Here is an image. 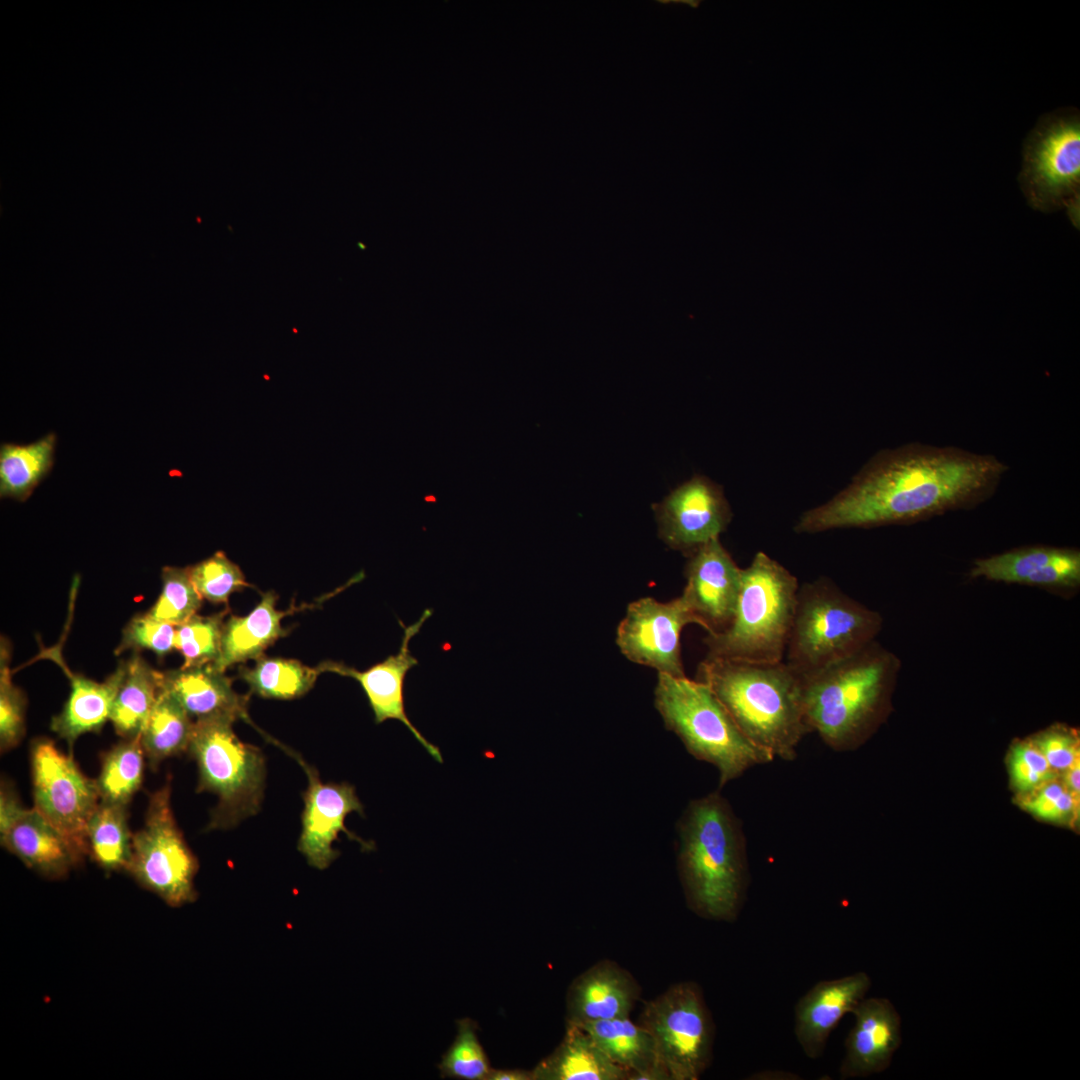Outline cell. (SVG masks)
<instances>
[{
  "instance_id": "obj_1",
  "label": "cell",
  "mask_w": 1080,
  "mask_h": 1080,
  "mask_svg": "<svg viewBox=\"0 0 1080 1080\" xmlns=\"http://www.w3.org/2000/svg\"><path fill=\"white\" fill-rule=\"evenodd\" d=\"M1009 466L992 454L911 442L880 450L826 503L803 512L799 534L917 523L973 509L997 491Z\"/></svg>"
},
{
  "instance_id": "obj_2",
  "label": "cell",
  "mask_w": 1080,
  "mask_h": 1080,
  "mask_svg": "<svg viewBox=\"0 0 1080 1080\" xmlns=\"http://www.w3.org/2000/svg\"><path fill=\"white\" fill-rule=\"evenodd\" d=\"M679 878L697 916L737 919L749 883L742 823L719 791L692 800L677 824Z\"/></svg>"
},
{
  "instance_id": "obj_3",
  "label": "cell",
  "mask_w": 1080,
  "mask_h": 1080,
  "mask_svg": "<svg viewBox=\"0 0 1080 1080\" xmlns=\"http://www.w3.org/2000/svg\"><path fill=\"white\" fill-rule=\"evenodd\" d=\"M741 732L774 760L793 761L810 733L800 675L784 660L775 663L708 658L698 668Z\"/></svg>"
},
{
  "instance_id": "obj_4",
  "label": "cell",
  "mask_w": 1080,
  "mask_h": 1080,
  "mask_svg": "<svg viewBox=\"0 0 1080 1080\" xmlns=\"http://www.w3.org/2000/svg\"><path fill=\"white\" fill-rule=\"evenodd\" d=\"M900 667L899 657L875 640L846 659L800 675L810 733L834 751L858 745L887 714Z\"/></svg>"
},
{
  "instance_id": "obj_5",
  "label": "cell",
  "mask_w": 1080,
  "mask_h": 1080,
  "mask_svg": "<svg viewBox=\"0 0 1080 1080\" xmlns=\"http://www.w3.org/2000/svg\"><path fill=\"white\" fill-rule=\"evenodd\" d=\"M783 565L759 551L742 568L733 618L707 635L708 658L775 663L784 659L799 588Z\"/></svg>"
},
{
  "instance_id": "obj_6",
  "label": "cell",
  "mask_w": 1080,
  "mask_h": 1080,
  "mask_svg": "<svg viewBox=\"0 0 1080 1080\" xmlns=\"http://www.w3.org/2000/svg\"><path fill=\"white\" fill-rule=\"evenodd\" d=\"M655 707L697 760L719 772V789L757 765L774 761L741 732L710 686L686 676L658 673Z\"/></svg>"
},
{
  "instance_id": "obj_7",
  "label": "cell",
  "mask_w": 1080,
  "mask_h": 1080,
  "mask_svg": "<svg viewBox=\"0 0 1080 1080\" xmlns=\"http://www.w3.org/2000/svg\"><path fill=\"white\" fill-rule=\"evenodd\" d=\"M882 615L821 577L799 585L785 662L807 675L846 659L876 640Z\"/></svg>"
},
{
  "instance_id": "obj_8",
  "label": "cell",
  "mask_w": 1080,
  "mask_h": 1080,
  "mask_svg": "<svg viewBox=\"0 0 1080 1080\" xmlns=\"http://www.w3.org/2000/svg\"><path fill=\"white\" fill-rule=\"evenodd\" d=\"M234 720H196L188 753L198 768L197 792L218 797L208 829H229L254 816L264 796L266 764L258 747L241 741Z\"/></svg>"
},
{
  "instance_id": "obj_9",
  "label": "cell",
  "mask_w": 1080,
  "mask_h": 1080,
  "mask_svg": "<svg viewBox=\"0 0 1080 1080\" xmlns=\"http://www.w3.org/2000/svg\"><path fill=\"white\" fill-rule=\"evenodd\" d=\"M1028 204L1041 212L1066 207L1079 221L1080 113L1062 107L1039 117L1022 146L1018 176Z\"/></svg>"
},
{
  "instance_id": "obj_10",
  "label": "cell",
  "mask_w": 1080,
  "mask_h": 1080,
  "mask_svg": "<svg viewBox=\"0 0 1080 1080\" xmlns=\"http://www.w3.org/2000/svg\"><path fill=\"white\" fill-rule=\"evenodd\" d=\"M639 1020L670 1080L701 1077L712 1059L715 1029L698 984L684 981L671 985L645 1003Z\"/></svg>"
},
{
  "instance_id": "obj_11",
  "label": "cell",
  "mask_w": 1080,
  "mask_h": 1080,
  "mask_svg": "<svg viewBox=\"0 0 1080 1080\" xmlns=\"http://www.w3.org/2000/svg\"><path fill=\"white\" fill-rule=\"evenodd\" d=\"M199 864L178 827L168 780L150 795L143 827L133 834L126 870L171 907L194 902Z\"/></svg>"
},
{
  "instance_id": "obj_12",
  "label": "cell",
  "mask_w": 1080,
  "mask_h": 1080,
  "mask_svg": "<svg viewBox=\"0 0 1080 1080\" xmlns=\"http://www.w3.org/2000/svg\"><path fill=\"white\" fill-rule=\"evenodd\" d=\"M30 765L34 808L84 859L89 855L87 825L100 801L96 780L47 737L31 742Z\"/></svg>"
},
{
  "instance_id": "obj_13",
  "label": "cell",
  "mask_w": 1080,
  "mask_h": 1080,
  "mask_svg": "<svg viewBox=\"0 0 1080 1080\" xmlns=\"http://www.w3.org/2000/svg\"><path fill=\"white\" fill-rule=\"evenodd\" d=\"M700 622L683 595L668 602L643 597L631 602L617 628L616 644L630 661L684 677L680 635Z\"/></svg>"
},
{
  "instance_id": "obj_14",
  "label": "cell",
  "mask_w": 1080,
  "mask_h": 1080,
  "mask_svg": "<svg viewBox=\"0 0 1080 1080\" xmlns=\"http://www.w3.org/2000/svg\"><path fill=\"white\" fill-rule=\"evenodd\" d=\"M279 746L296 759L308 778L307 789L303 792L302 829L298 840V850L308 864L319 870L328 868L340 855V852L333 848L340 832L358 842L363 850L373 849L372 842H367L349 831L344 823L347 815L352 812L364 816V807L355 787L347 782L323 783L317 770L307 764L298 753L282 744Z\"/></svg>"
},
{
  "instance_id": "obj_15",
  "label": "cell",
  "mask_w": 1080,
  "mask_h": 1080,
  "mask_svg": "<svg viewBox=\"0 0 1080 1080\" xmlns=\"http://www.w3.org/2000/svg\"><path fill=\"white\" fill-rule=\"evenodd\" d=\"M652 508L659 537L671 549L686 556L719 538L732 519L723 488L699 474L676 487Z\"/></svg>"
},
{
  "instance_id": "obj_16",
  "label": "cell",
  "mask_w": 1080,
  "mask_h": 1080,
  "mask_svg": "<svg viewBox=\"0 0 1080 1080\" xmlns=\"http://www.w3.org/2000/svg\"><path fill=\"white\" fill-rule=\"evenodd\" d=\"M426 609L420 618L409 626H404L401 647L397 654L389 655L385 660L372 665L366 670H358L343 662L327 660L317 668L321 673L331 672L355 679L362 687L374 714L376 724L394 719L403 723L415 739L439 763L443 762L440 749L429 742L410 721L404 702V681L408 671L418 665V660L411 654L409 643L419 633L424 622L432 615Z\"/></svg>"
},
{
  "instance_id": "obj_17",
  "label": "cell",
  "mask_w": 1080,
  "mask_h": 1080,
  "mask_svg": "<svg viewBox=\"0 0 1080 1080\" xmlns=\"http://www.w3.org/2000/svg\"><path fill=\"white\" fill-rule=\"evenodd\" d=\"M687 558L682 595L708 635L720 633L733 618L742 568L719 538L700 546Z\"/></svg>"
},
{
  "instance_id": "obj_18",
  "label": "cell",
  "mask_w": 1080,
  "mask_h": 1080,
  "mask_svg": "<svg viewBox=\"0 0 1080 1080\" xmlns=\"http://www.w3.org/2000/svg\"><path fill=\"white\" fill-rule=\"evenodd\" d=\"M871 979L856 972L812 986L797 1002L794 1033L803 1053L810 1059L821 1057L831 1033L847 1013L865 998Z\"/></svg>"
},
{
  "instance_id": "obj_19",
  "label": "cell",
  "mask_w": 1080,
  "mask_h": 1080,
  "mask_svg": "<svg viewBox=\"0 0 1080 1080\" xmlns=\"http://www.w3.org/2000/svg\"><path fill=\"white\" fill-rule=\"evenodd\" d=\"M855 1022L845 1040L842 1079L884 1071L901 1044V1019L886 998H864L851 1012Z\"/></svg>"
},
{
  "instance_id": "obj_20",
  "label": "cell",
  "mask_w": 1080,
  "mask_h": 1080,
  "mask_svg": "<svg viewBox=\"0 0 1080 1080\" xmlns=\"http://www.w3.org/2000/svg\"><path fill=\"white\" fill-rule=\"evenodd\" d=\"M970 577L1042 587H1076L1080 552L1073 548L1027 546L975 559Z\"/></svg>"
},
{
  "instance_id": "obj_21",
  "label": "cell",
  "mask_w": 1080,
  "mask_h": 1080,
  "mask_svg": "<svg viewBox=\"0 0 1080 1080\" xmlns=\"http://www.w3.org/2000/svg\"><path fill=\"white\" fill-rule=\"evenodd\" d=\"M641 988L633 975L615 961L603 959L570 984L566 995L567 1025L629 1017Z\"/></svg>"
},
{
  "instance_id": "obj_22",
  "label": "cell",
  "mask_w": 1080,
  "mask_h": 1080,
  "mask_svg": "<svg viewBox=\"0 0 1080 1080\" xmlns=\"http://www.w3.org/2000/svg\"><path fill=\"white\" fill-rule=\"evenodd\" d=\"M44 654L62 667L70 681L69 697L61 712L52 718L51 729L72 748L81 735L99 732L109 720L113 701L124 677L125 660L104 682H96L73 673L65 665L58 649H46Z\"/></svg>"
},
{
  "instance_id": "obj_23",
  "label": "cell",
  "mask_w": 1080,
  "mask_h": 1080,
  "mask_svg": "<svg viewBox=\"0 0 1080 1080\" xmlns=\"http://www.w3.org/2000/svg\"><path fill=\"white\" fill-rule=\"evenodd\" d=\"M161 686L178 700L191 718L228 717L255 726L248 715L249 696L238 694L232 687V680L212 664L162 672Z\"/></svg>"
},
{
  "instance_id": "obj_24",
  "label": "cell",
  "mask_w": 1080,
  "mask_h": 1080,
  "mask_svg": "<svg viewBox=\"0 0 1080 1080\" xmlns=\"http://www.w3.org/2000/svg\"><path fill=\"white\" fill-rule=\"evenodd\" d=\"M277 599L274 591L261 593V601L250 613L245 616L230 615L224 621L220 654L212 664L215 669L225 672L234 664L264 655L266 648L288 634V630L281 625L284 617L324 601L322 598L314 604L297 607L292 604L288 610L280 611L276 608Z\"/></svg>"
},
{
  "instance_id": "obj_25",
  "label": "cell",
  "mask_w": 1080,
  "mask_h": 1080,
  "mask_svg": "<svg viewBox=\"0 0 1080 1080\" xmlns=\"http://www.w3.org/2000/svg\"><path fill=\"white\" fill-rule=\"evenodd\" d=\"M2 846L28 868L50 879H60L83 859L66 838L35 808L26 809L0 834Z\"/></svg>"
},
{
  "instance_id": "obj_26",
  "label": "cell",
  "mask_w": 1080,
  "mask_h": 1080,
  "mask_svg": "<svg viewBox=\"0 0 1080 1080\" xmlns=\"http://www.w3.org/2000/svg\"><path fill=\"white\" fill-rule=\"evenodd\" d=\"M533 1080H627L628 1071L613 1063L580 1027L567 1025L555 1050L532 1070Z\"/></svg>"
},
{
  "instance_id": "obj_27",
  "label": "cell",
  "mask_w": 1080,
  "mask_h": 1080,
  "mask_svg": "<svg viewBox=\"0 0 1080 1080\" xmlns=\"http://www.w3.org/2000/svg\"><path fill=\"white\" fill-rule=\"evenodd\" d=\"M162 672L138 652L125 660V673L112 704L109 720L124 739L140 737L161 688Z\"/></svg>"
},
{
  "instance_id": "obj_28",
  "label": "cell",
  "mask_w": 1080,
  "mask_h": 1080,
  "mask_svg": "<svg viewBox=\"0 0 1080 1080\" xmlns=\"http://www.w3.org/2000/svg\"><path fill=\"white\" fill-rule=\"evenodd\" d=\"M56 436L49 433L29 444L0 448V497L26 501L54 463Z\"/></svg>"
},
{
  "instance_id": "obj_29",
  "label": "cell",
  "mask_w": 1080,
  "mask_h": 1080,
  "mask_svg": "<svg viewBox=\"0 0 1080 1080\" xmlns=\"http://www.w3.org/2000/svg\"><path fill=\"white\" fill-rule=\"evenodd\" d=\"M194 722L178 700L161 686L143 726L140 741L153 769L169 757L188 751Z\"/></svg>"
},
{
  "instance_id": "obj_30",
  "label": "cell",
  "mask_w": 1080,
  "mask_h": 1080,
  "mask_svg": "<svg viewBox=\"0 0 1080 1080\" xmlns=\"http://www.w3.org/2000/svg\"><path fill=\"white\" fill-rule=\"evenodd\" d=\"M580 1028L613 1063L628 1073L640 1071L656 1061L650 1034L629 1017L590 1022Z\"/></svg>"
},
{
  "instance_id": "obj_31",
  "label": "cell",
  "mask_w": 1080,
  "mask_h": 1080,
  "mask_svg": "<svg viewBox=\"0 0 1080 1080\" xmlns=\"http://www.w3.org/2000/svg\"><path fill=\"white\" fill-rule=\"evenodd\" d=\"M239 677L248 685L250 693L266 699L292 700L308 693L321 673L295 659L271 658L265 655L255 659L253 667L241 665Z\"/></svg>"
},
{
  "instance_id": "obj_32",
  "label": "cell",
  "mask_w": 1080,
  "mask_h": 1080,
  "mask_svg": "<svg viewBox=\"0 0 1080 1080\" xmlns=\"http://www.w3.org/2000/svg\"><path fill=\"white\" fill-rule=\"evenodd\" d=\"M127 806L99 801L87 825L90 857L107 872L126 870L132 851Z\"/></svg>"
},
{
  "instance_id": "obj_33",
  "label": "cell",
  "mask_w": 1080,
  "mask_h": 1080,
  "mask_svg": "<svg viewBox=\"0 0 1080 1080\" xmlns=\"http://www.w3.org/2000/svg\"><path fill=\"white\" fill-rule=\"evenodd\" d=\"M144 757L140 737L124 739L106 752L96 779L100 801L127 806L141 787Z\"/></svg>"
},
{
  "instance_id": "obj_34",
  "label": "cell",
  "mask_w": 1080,
  "mask_h": 1080,
  "mask_svg": "<svg viewBox=\"0 0 1080 1080\" xmlns=\"http://www.w3.org/2000/svg\"><path fill=\"white\" fill-rule=\"evenodd\" d=\"M224 611L209 616L193 615L186 622L176 626L175 649L184 658L182 668L213 664L220 654Z\"/></svg>"
},
{
  "instance_id": "obj_35",
  "label": "cell",
  "mask_w": 1080,
  "mask_h": 1080,
  "mask_svg": "<svg viewBox=\"0 0 1080 1080\" xmlns=\"http://www.w3.org/2000/svg\"><path fill=\"white\" fill-rule=\"evenodd\" d=\"M162 590L154 605L146 613L160 621L178 626L199 610L202 597L194 587L188 567L162 569Z\"/></svg>"
},
{
  "instance_id": "obj_36",
  "label": "cell",
  "mask_w": 1080,
  "mask_h": 1080,
  "mask_svg": "<svg viewBox=\"0 0 1080 1080\" xmlns=\"http://www.w3.org/2000/svg\"><path fill=\"white\" fill-rule=\"evenodd\" d=\"M188 570L190 579L202 599L214 604L228 605L232 593L251 587L239 566L222 551L189 566Z\"/></svg>"
},
{
  "instance_id": "obj_37",
  "label": "cell",
  "mask_w": 1080,
  "mask_h": 1080,
  "mask_svg": "<svg viewBox=\"0 0 1080 1080\" xmlns=\"http://www.w3.org/2000/svg\"><path fill=\"white\" fill-rule=\"evenodd\" d=\"M11 646L1 640L0 649V748L6 752L16 747L25 734L27 700L22 690L12 682L9 664Z\"/></svg>"
},
{
  "instance_id": "obj_38",
  "label": "cell",
  "mask_w": 1080,
  "mask_h": 1080,
  "mask_svg": "<svg viewBox=\"0 0 1080 1080\" xmlns=\"http://www.w3.org/2000/svg\"><path fill=\"white\" fill-rule=\"evenodd\" d=\"M439 1068L444 1077L464 1080L487 1078L491 1068L472 1021L464 1019L458 1023L456 1038Z\"/></svg>"
},
{
  "instance_id": "obj_39",
  "label": "cell",
  "mask_w": 1080,
  "mask_h": 1080,
  "mask_svg": "<svg viewBox=\"0 0 1080 1080\" xmlns=\"http://www.w3.org/2000/svg\"><path fill=\"white\" fill-rule=\"evenodd\" d=\"M176 626L157 620L147 613L134 616L125 626L120 644L115 654L132 649L135 652L146 649L164 658L175 649Z\"/></svg>"
},
{
  "instance_id": "obj_40",
  "label": "cell",
  "mask_w": 1080,
  "mask_h": 1080,
  "mask_svg": "<svg viewBox=\"0 0 1080 1080\" xmlns=\"http://www.w3.org/2000/svg\"><path fill=\"white\" fill-rule=\"evenodd\" d=\"M1009 764L1013 785L1022 793L1034 792L1058 776L1032 739L1012 748Z\"/></svg>"
},
{
  "instance_id": "obj_41",
  "label": "cell",
  "mask_w": 1080,
  "mask_h": 1080,
  "mask_svg": "<svg viewBox=\"0 0 1080 1080\" xmlns=\"http://www.w3.org/2000/svg\"><path fill=\"white\" fill-rule=\"evenodd\" d=\"M1035 791L1034 796L1024 801V806L1038 818L1060 822L1076 815L1079 797L1070 792L1062 781L1054 779Z\"/></svg>"
},
{
  "instance_id": "obj_42",
  "label": "cell",
  "mask_w": 1080,
  "mask_h": 1080,
  "mask_svg": "<svg viewBox=\"0 0 1080 1080\" xmlns=\"http://www.w3.org/2000/svg\"><path fill=\"white\" fill-rule=\"evenodd\" d=\"M1032 740L1057 775L1080 761L1079 740L1068 729H1048Z\"/></svg>"
},
{
  "instance_id": "obj_43",
  "label": "cell",
  "mask_w": 1080,
  "mask_h": 1080,
  "mask_svg": "<svg viewBox=\"0 0 1080 1080\" xmlns=\"http://www.w3.org/2000/svg\"><path fill=\"white\" fill-rule=\"evenodd\" d=\"M23 807L12 784L2 779L0 787V834L7 831L23 814Z\"/></svg>"
},
{
  "instance_id": "obj_44",
  "label": "cell",
  "mask_w": 1080,
  "mask_h": 1080,
  "mask_svg": "<svg viewBox=\"0 0 1080 1080\" xmlns=\"http://www.w3.org/2000/svg\"><path fill=\"white\" fill-rule=\"evenodd\" d=\"M627 1080H670V1076L666 1069L656 1060L640 1071L629 1073Z\"/></svg>"
},
{
  "instance_id": "obj_45",
  "label": "cell",
  "mask_w": 1080,
  "mask_h": 1080,
  "mask_svg": "<svg viewBox=\"0 0 1080 1080\" xmlns=\"http://www.w3.org/2000/svg\"><path fill=\"white\" fill-rule=\"evenodd\" d=\"M486 1080H533V1073L522 1069H491Z\"/></svg>"
},
{
  "instance_id": "obj_46",
  "label": "cell",
  "mask_w": 1080,
  "mask_h": 1080,
  "mask_svg": "<svg viewBox=\"0 0 1080 1080\" xmlns=\"http://www.w3.org/2000/svg\"><path fill=\"white\" fill-rule=\"evenodd\" d=\"M1080 761L1076 762L1072 767L1063 773V784L1074 795L1079 797L1080 792Z\"/></svg>"
}]
</instances>
